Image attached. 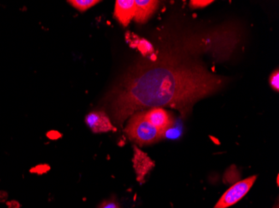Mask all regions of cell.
<instances>
[{
    "label": "cell",
    "instance_id": "1",
    "mask_svg": "<svg viewBox=\"0 0 279 208\" xmlns=\"http://www.w3.org/2000/svg\"><path fill=\"white\" fill-rule=\"evenodd\" d=\"M183 50H168L160 59L132 72L114 90L110 102L113 119L121 126L134 112L171 107L183 116L197 100L222 87V78L207 70L197 58Z\"/></svg>",
    "mask_w": 279,
    "mask_h": 208
},
{
    "label": "cell",
    "instance_id": "2",
    "mask_svg": "<svg viewBox=\"0 0 279 208\" xmlns=\"http://www.w3.org/2000/svg\"><path fill=\"white\" fill-rule=\"evenodd\" d=\"M128 138L140 145L155 144L164 137L156 127L146 121L144 112L132 116L126 128Z\"/></svg>",
    "mask_w": 279,
    "mask_h": 208
},
{
    "label": "cell",
    "instance_id": "3",
    "mask_svg": "<svg viewBox=\"0 0 279 208\" xmlns=\"http://www.w3.org/2000/svg\"><path fill=\"white\" fill-rule=\"evenodd\" d=\"M256 179L257 176H252L234 184L233 187H230L224 194L222 195V198L219 199L214 208H230L238 203L252 188Z\"/></svg>",
    "mask_w": 279,
    "mask_h": 208
},
{
    "label": "cell",
    "instance_id": "4",
    "mask_svg": "<svg viewBox=\"0 0 279 208\" xmlns=\"http://www.w3.org/2000/svg\"><path fill=\"white\" fill-rule=\"evenodd\" d=\"M144 116L147 122L163 134L174 124V120L170 113L162 108H153L149 111L144 112Z\"/></svg>",
    "mask_w": 279,
    "mask_h": 208
},
{
    "label": "cell",
    "instance_id": "5",
    "mask_svg": "<svg viewBox=\"0 0 279 208\" xmlns=\"http://www.w3.org/2000/svg\"><path fill=\"white\" fill-rule=\"evenodd\" d=\"M85 122L93 133H106L115 130L109 117L104 112H92L85 118Z\"/></svg>",
    "mask_w": 279,
    "mask_h": 208
},
{
    "label": "cell",
    "instance_id": "6",
    "mask_svg": "<svg viewBox=\"0 0 279 208\" xmlns=\"http://www.w3.org/2000/svg\"><path fill=\"white\" fill-rule=\"evenodd\" d=\"M136 2L134 0H117L114 15L124 26H127L135 17Z\"/></svg>",
    "mask_w": 279,
    "mask_h": 208
},
{
    "label": "cell",
    "instance_id": "7",
    "mask_svg": "<svg viewBox=\"0 0 279 208\" xmlns=\"http://www.w3.org/2000/svg\"><path fill=\"white\" fill-rule=\"evenodd\" d=\"M136 2V14L135 21L139 24H144L151 18V15L158 8L159 1L153 0H137Z\"/></svg>",
    "mask_w": 279,
    "mask_h": 208
},
{
    "label": "cell",
    "instance_id": "8",
    "mask_svg": "<svg viewBox=\"0 0 279 208\" xmlns=\"http://www.w3.org/2000/svg\"><path fill=\"white\" fill-rule=\"evenodd\" d=\"M138 151V154L135 155V168L137 174L143 178V175L147 173L148 165L151 164V162L146 155L144 154L142 151Z\"/></svg>",
    "mask_w": 279,
    "mask_h": 208
},
{
    "label": "cell",
    "instance_id": "9",
    "mask_svg": "<svg viewBox=\"0 0 279 208\" xmlns=\"http://www.w3.org/2000/svg\"><path fill=\"white\" fill-rule=\"evenodd\" d=\"M68 3H70L74 8H76L77 10L84 12L100 3V1L99 0H70Z\"/></svg>",
    "mask_w": 279,
    "mask_h": 208
},
{
    "label": "cell",
    "instance_id": "10",
    "mask_svg": "<svg viewBox=\"0 0 279 208\" xmlns=\"http://www.w3.org/2000/svg\"><path fill=\"white\" fill-rule=\"evenodd\" d=\"M138 48H139V50L140 51V53L145 56V55H147V54H151L153 52V47L151 45V43H149L148 41L144 40H140L138 43Z\"/></svg>",
    "mask_w": 279,
    "mask_h": 208
},
{
    "label": "cell",
    "instance_id": "11",
    "mask_svg": "<svg viewBox=\"0 0 279 208\" xmlns=\"http://www.w3.org/2000/svg\"><path fill=\"white\" fill-rule=\"evenodd\" d=\"M213 3L211 0H192L190 3V6L192 8H203L209 5L210 3Z\"/></svg>",
    "mask_w": 279,
    "mask_h": 208
},
{
    "label": "cell",
    "instance_id": "12",
    "mask_svg": "<svg viewBox=\"0 0 279 208\" xmlns=\"http://www.w3.org/2000/svg\"><path fill=\"white\" fill-rule=\"evenodd\" d=\"M269 82H270V85H271L272 88L274 89V90L276 91H279V72L278 69H277L275 72L273 73L270 79H269Z\"/></svg>",
    "mask_w": 279,
    "mask_h": 208
},
{
    "label": "cell",
    "instance_id": "13",
    "mask_svg": "<svg viewBox=\"0 0 279 208\" xmlns=\"http://www.w3.org/2000/svg\"><path fill=\"white\" fill-rule=\"evenodd\" d=\"M99 208H119V207L114 201H105L100 205Z\"/></svg>",
    "mask_w": 279,
    "mask_h": 208
},
{
    "label": "cell",
    "instance_id": "14",
    "mask_svg": "<svg viewBox=\"0 0 279 208\" xmlns=\"http://www.w3.org/2000/svg\"><path fill=\"white\" fill-rule=\"evenodd\" d=\"M48 138H50V139H57V138H60L61 137V134L56 132V131H51V132H49L48 134Z\"/></svg>",
    "mask_w": 279,
    "mask_h": 208
},
{
    "label": "cell",
    "instance_id": "15",
    "mask_svg": "<svg viewBox=\"0 0 279 208\" xmlns=\"http://www.w3.org/2000/svg\"><path fill=\"white\" fill-rule=\"evenodd\" d=\"M278 208V207H277V208Z\"/></svg>",
    "mask_w": 279,
    "mask_h": 208
}]
</instances>
